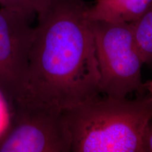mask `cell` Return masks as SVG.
<instances>
[{
    "instance_id": "6da1fadb",
    "label": "cell",
    "mask_w": 152,
    "mask_h": 152,
    "mask_svg": "<svg viewBox=\"0 0 152 152\" xmlns=\"http://www.w3.org/2000/svg\"><path fill=\"white\" fill-rule=\"evenodd\" d=\"M89 7L83 0H50L37 13L26 85L13 106L64 111L99 96Z\"/></svg>"
},
{
    "instance_id": "7a4b0ae2",
    "label": "cell",
    "mask_w": 152,
    "mask_h": 152,
    "mask_svg": "<svg viewBox=\"0 0 152 152\" xmlns=\"http://www.w3.org/2000/svg\"><path fill=\"white\" fill-rule=\"evenodd\" d=\"M71 152H143L152 122L151 96L92 99L63 111Z\"/></svg>"
},
{
    "instance_id": "3957f363",
    "label": "cell",
    "mask_w": 152,
    "mask_h": 152,
    "mask_svg": "<svg viewBox=\"0 0 152 152\" xmlns=\"http://www.w3.org/2000/svg\"><path fill=\"white\" fill-rule=\"evenodd\" d=\"M99 72L100 93L123 98L144 89V64L129 23L90 20Z\"/></svg>"
},
{
    "instance_id": "277c9868",
    "label": "cell",
    "mask_w": 152,
    "mask_h": 152,
    "mask_svg": "<svg viewBox=\"0 0 152 152\" xmlns=\"http://www.w3.org/2000/svg\"><path fill=\"white\" fill-rule=\"evenodd\" d=\"M9 128L0 137V152H71L63 111L14 105Z\"/></svg>"
},
{
    "instance_id": "5b68a950",
    "label": "cell",
    "mask_w": 152,
    "mask_h": 152,
    "mask_svg": "<svg viewBox=\"0 0 152 152\" xmlns=\"http://www.w3.org/2000/svg\"><path fill=\"white\" fill-rule=\"evenodd\" d=\"M18 11L0 9V92L10 109L23 92L34 28Z\"/></svg>"
},
{
    "instance_id": "8992f818",
    "label": "cell",
    "mask_w": 152,
    "mask_h": 152,
    "mask_svg": "<svg viewBox=\"0 0 152 152\" xmlns=\"http://www.w3.org/2000/svg\"><path fill=\"white\" fill-rule=\"evenodd\" d=\"M152 0H97L87 11L90 20L132 23L151 7Z\"/></svg>"
},
{
    "instance_id": "52a82bcc",
    "label": "cell",
    "mask_w": 152,
    "mask_h": 152,
    "mask_svg": "<svg viewBox=\"0 0 152 152\" xmlns=\"http://www.w3.org/2000/svg\"><path fill=\"white\" fill-rule=\"evenodd\" d=\"M130 23L134 42L144 64L152 63V4L137 20Z\"/></svg>"
},
{
    "instance_id": "ba28073f",
    "label": "cell",
    "mask_w": 152,
    "mask_h": 152,
    "mask_svg": "<svg viewBox=\"0 0 152 152\" xmlns=\"http://www.w3.org/2000/svg\"><path fill=\"white\" fill-rule=\"evenodd\" d=\"M11 121L10 107L2 93L0 92V137L7 131Z\"/></svg>"
},
{
    "instance_id": "9c48e42d",
    "label": "cell",
    "mask_w": 152,
    "mask_h": 152,
    "mask_svg": "<svg viewBox=\"0 0 152 152\" xmlns=\"http://www.w3.org/2000/svg\"><path fill=\"white\" fill-rule=\"evenodd\" d=\"M0 6L18 11L30 19L35 15L25 0H0Z\"/></svg>"
},
{
    "instance_id": "30bf717a",
    "label": "cell",
    "mask_w": 152,
    "mask_h": 152,
    "mask_svg": "<svg viewBox=\"0 0 152 152\" xmlns=\"http://www.w3.org/2000/svg\"><path fill=\"white\" fill-rule=\"evenodd\" d=\"M25 1L34 14H37V13L42 10L48 4L50 0H25Z\"/></svg>"
},
{
    "instance_id": "8fae6325",
    "label": "cell",
    "mask_w": 152,
    "mask_h": 152,
    "mask_svg": "<svg viewBox=\"0 0 152 152\" xmlns=\"http://www.w3.org/2000/svg\"><path fill=\"white\" fill-rule=\"evenodd\" d=\"M143 152H152V122L150 123L144 134Z\"/></svg>"
},
{
    "instance_id": "7c38bea8",
    "label": "cell",
    "mask_w": 152,
    "mask_h": 152,
    "mask_svg": "<svg viewBox=\"0 0 152 152\" xmlns=\"http://www.w3.org/2000/svg\"><path fill=\"white\" fill-rule=\"evenodd\" d=\"M144 89H146L149 92V95L152 97V80L144 84Z\"/></svg>"
}]
</instances>
